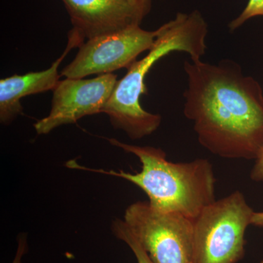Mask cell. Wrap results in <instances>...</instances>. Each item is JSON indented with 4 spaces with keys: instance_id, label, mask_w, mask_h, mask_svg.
Here are the masks:
<instances>
[{
    "instance_id": "6da1fadb",
    "label": "cell",
    "mask_w": 263,
    "mask_h": 263,
    "mask_svg": "<svg viewBox=\"0 0 263 263\" xmlns=\"http://www.w3.org/2000/svg\"><path fill=\"white\" fill-rule=\"evenodd\" d=\"M183 114L194 122L199 143L227 159L257 160L263 148V92L230 60L216 65L186 61Z\"/></svg>"
},
{
    "instance_id": "7a4b0ae2",
    "label": "cell",
    "mask_w": 263,
    "mask_h": 263,
    "mask_svg": "<svg viewBox=\"0 0 263 263\" xmlns=\"http://www.w3.org/2000/svg\"><path fill=\"white\" fill-rule=\"evenodd\" d=\"M108 141L136 156L141 162V171L130 174L124 171L91 169L79 165L76 160L67 162V167L127 180L146 194L153 209L181 214L193 221L215 201V176L212 163L206 159L175 163L167 160L165 152L160 148L127 144L114 138Z\"/></svg>"
},
{
    "instance_id": "3957f363",
    "label": "cell",
    "mask_w": 263,
    "mask_h": 263,
    "mask_svg": "<svg viewBox=\"0 0 263 263\" xmlns=\"http://www.w3.org/2000/svg\"><path fill=\"white\" fill-rule=\"evenodd\" d=\"M155 45L144 58L137 60L118 81L104 108L115 129H122L131 139L150 136L160 127L162 117L142 108L140 98L146 94L145 79L154 65L174 51L186 52L191 60H201L206 50L208 24L198 10L177 13L160 27Z\"/></svg>"
},
{
    "instance_id": "277c9868",
    "label": "cell",
    "mask_w": 263,
    "mask_h": 263,
    "mask_svg": "<svg viewBox=\"0 0 263 263\" xmlns=\"http://www.w3.org/2000/svg\"><path fill=\"white\" fill-rule=\"evenodd\" d=\"M254 212L239 191L205 207L194 220V263L241 260Z\"/></svg>"
},
{
    "instance_id": "5b68a950",
    "label": "cell",
    "mask_w": 263,
    "mask_h": 263,
    "mask_svg": "<svg viewBox=\"0 0 263 263\" xmlns=\"http://www.w3.org/2000/svg\"><path fill=\"white\" fill-rule=\"evenodd\" d=\"M124 220L154 263H194L192 219L138 201L126 209Z\"/></svg>"
},
{
    "instance_id": "8992f818",
    "label": "cell",
    "mask_w": 263,
    "mask_h": 263,
    "mask_svg": "<svg viewBox=\"0 0 263 263\" xmlns=\"http://www.w3.org/2000/svg\"><path fill=\"white\" fill-rule=\"evenodd\" d=\"M160 32V28L146 31L136 25L87 40L79 47L73 61L62 70L61 76L84 79L128 69L141 53L153 47Z\"/></svg>"
},
{
    "instance_id": "52a82bcc",
    "label": "cell",
    "mask_w": 263,
    "mask_h": 263,
    "mask_svg": "<svg viewBox=\"0 0 263 263\" xmlns=\"http://www.w3.org/2000/svg\"><path fill=\"white\" fill-rule=\"evenodd\" d=\"M117 81V76L113 73L91 79L66 78L60 81L53 90L49 114L34 124L36 133L46 135L83 117L103 113Z\"/></svg>"
},
{
    "instance_id": "ba28073f",
    "label": "cell",
    "mask_w": 263,
    "mask_h": 263,
    "mask_svg": "<svg viewBox=\"0 0 263 263\" xmlns=\"http://www.w3.org/2000/svg\"><path fill=\"white\" fill-rule=\"evenodd\" d=\"M72 28L85 39L140 25L150 12L152 0H61Z\"/></svg>"
},
{
    "instance_id": "9c48e42d",
    "label": "cell",
    "mask_w": 263,
    "mask_h": 263,
    "mask_svg": "<svg viewBox=\"0 0 263 263\" xmlns=\"http://www.w3.org/2000/svg\"><path fill=\"white\" fill-rule=\"evenodd\" d=\"M85 38L72 28L68 33V43L61 57L47 70L32 72L25 75H13L0 81V122L8 124L22 114L21 100L29 95L50 91L60 82L58 69L69 52L84 44Z\"/></svg>"
},
{
    "instance_id": "30bf717a",
    "label": "cell",
    "mask_w": 263,
    "mask_h": 263,
    "mask_svg": "<svg viewBox=\"0 0 263 263\" xmlns=\"http://www.w3.org/2000/svg\"><path fill=\"white\" fill-rule=\"evenodd\" d=\"M112 232L118 239L124 242L131 249L136 256L138 263H154L148 257L146 251L140 245L138 240L128 228L124 219H117L114 221L111 227Z\"/></svg>"
},
{
    "instance_id": "8fae6325",
    "label": "cell",
    "mask_w": 263,
    "mask_h": 263,
    "mask_svg": "<svg viewBox=\"0 0 263 263\" xmlns=\"http://www.w3.org/2000/svg\"><path fill=\"white\" fill-rule=\"evenodd\" d=\"M256 16H263V0H249L247 6L239 16L229 24L230 30L233 32L239 28L247 20Z\"/></svg>"
},
{
    "instance_id": "7c38bea8",
    "label": "cell",
    "mask_w": 263,
    "mask_h": 263,
    "mask_svg": "<svg viewBox=\"0 0 263 263\" xmlns=\"http://www.w3.org/2000/svg\"><path fill=\"white\" fill-rule=\"evenodd\" d=\"M27 249H28V242H27V235H19L16 253L12 263H22V258L24 254L27 253Z\"/></svg>"
},
{
    "instance_id": "4fadbf2b",
    "label": "cell",
    "mask_w": 263,
    "mask_h": 263,
    "mask_svg": "<svg viewBox=\"0 0 263 263\" xmlns=\"http://www.w3.org/2000/svg\"><path fill=\"white\" fill-rule=\"evenodd\" d=\"M251 179L254 181H263V148L256 160V163L250 174Z\"/></svg>"
},
{
    "instance_id": "5bb4252c",
    "label": "cell",
    "mask_w": 263,
    "mask_h": 263,
    "mask_svg": "<svg viewBox=\"0 0 263 263\" xmlns=\"http://www.w3.org/2000/svg\"><path fill=\"white\" fill-rule=\"evenodd\" d=\"M252 224L263 228V212H254L252 218Z\"/></svg>"
},
{
    "instance_id": "9a60e30c",
    "label": "cell",
    "mask_w": 263,
    "mask_h": 263,
    "mask_svg": "<svg viewBox=\"0 0 263 263\" xmlns=\"http://www.w3.org/2000/svg\"><path fill=\"white\" fill-rule=\"evenodd\" d=\"M261 263H263V261H262V262H261Z\"/></svg>"
}]
</instances>
